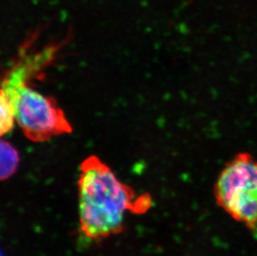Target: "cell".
I'll list each match as a JSON object with an SVG mask.
<instances>
[{
    "label": "cell",
    "instance_id": "1",
    "mask_svg": "<svg viewBox=\"0 0 257 256\" xmlns=\"http://www.w3.org/2000/svg\"><path fill=\"white\" fill-rule=\"evenodd\" d=\"M78 196L79 230L92 242L120 234L124 230L126 212H145L151 206L150 196L136 197L131 186L119 181L112 169L95 155L80 164Z\"/></svg>",
    "mask_w": 257,
    "mask_h": 256
},
{
    "label": "cell",
    "instance_id": "2",
    "mask_svg": "<svg viewBox=\"0 0 257 256\" xmlns=\"http://www.w3.org/2000/svg\"><path fill=\"white\" fill-rule=\"evenodd\" d=\"M47 53L26 57L8 71L0 88L15 109V121L25 137L34 143H44L56 136L69 134L73 127L54 97L44 95L29 85V75L46 62Z\"/></svg>",
    "mask_w": 257,
    "mask_h": 256
},
{
    "label": "cell",
    "instance_id": "3",
    "mask_svg": "<svg viewBox=\"0 0 257 256\" xmlns=\"http://www.w3.org/2000/svg\"><path fill=\"white\" fill-rule=\"evenodd\" d=\"M216 203L237 222L257 228V160L240 153L226 163L214 186Z\"/></svg>",
    "mask_w": 257,
    "mask_h": 256
},
{
    "label": "cell",
    "instance_id": "4",
    "mask_svg": "<svg viewBox=\"0 0 257 256\" xmlns=\"http://www.w3.org/2000/svg\"><path fill=\"white\" fill-rule=\"evenodd\" d=\"M20 163V156L17 149L7 141L0 139V181L13 177Z\"/></svg>",
    "mask_w": 257,
    "mask_h": 256
},
{
    "label": "cell",
    "instance_id": "5",
    "mask_svg": "<svg viewBox=\"0 0 257 256\" xmlns=\"http://www.w3.org/2000/svg\"><path fill=\"white\" fill-rule=\"evenodd\" d=\"M15 121V109L7 95L0 88V138L12 130Z\"/></svg>",
    "mask_w": 257,
    "mask_h": 256
}]
</instances>
